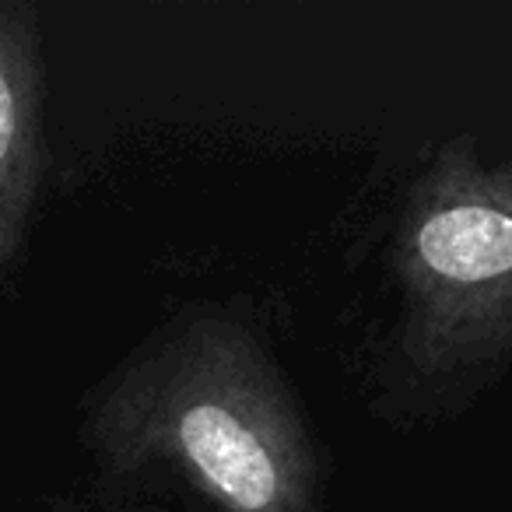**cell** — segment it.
I'll list each match as a JSON object with an SVG mask.
<instances>
[{
	"label": "cell",
	"instance_id": "1",
	"mask_svg": "<svg viewBox=\"0 0 512 512\" xmlns=\"http://www.w3.org/2000/svg\"><path fill=\"white\" fill-rule=\"evenodd\" d=\"M81 442L113 481L169 477L214 512H327L292 383L260 334L218 306L144 337L92 390Z\"/></svg>",
	"mask_w": 512,
	"mask_h": 512
},
{
	"label": "cell",
	"instance_id": "2",
	"mask_svg": "<svg viewBox=\"0 0 512 512\" xmlns=\"http://www.w3.org/2000/svg\"><path fill=\"white\" fill-rule=\"evenodd\" d=\"M390 351L460 404L512 365V158L453 137L418 172L390 239Z\"/></svg>",
	"mask_w": 512,
	"mask_h": 512
},
{
	"label": "cell",
	"instance_id": "3",
	"mask_svg": "<svg viewBox=\"0 0 512 512\" xmlns=\"http://www.w3.org/2000/svg\"><path fill=\"white\" fill-rule=\"evenodd\" d=\"M46 162L43 22L29 0H0V285L29 246Z\"/></svg>",
	"mask_w": 512,
	"mask_h": 512
}]
</instances>
